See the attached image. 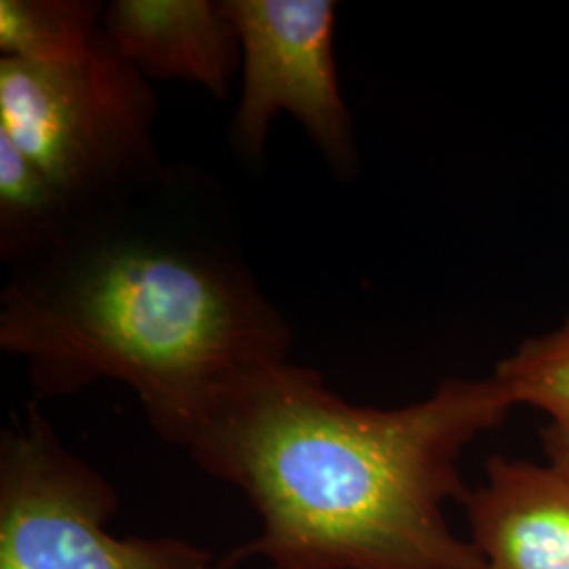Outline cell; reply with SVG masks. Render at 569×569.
I'll list each match as a JSON object with an SVG mask.
<instances>
[{"mask_svg": "<svg viewBox=\"0 0 569 569\" xmlns=\"http://www.w3.org/2000/svg\"><path fill=\"white\" fill-rule=\"evenodd\" d=\"M488 569H569V479L550 465L493 456L465 498Z\"/></svg>", "mask_w": 569, "mask_h": 569, "instance_id": "cell-7", "label": "cell"}, {"mask_svg": "<svg viewBox=\"0 0 569 569\" xmlns=\"http://www.w3.org/2000/svg\"><path fill=\"white\" fill-rule=\"evenodd\" d=\"M114 486L63 446L41 407L0 435V569H216L180 538L114 536Z\"/></svg>", "mask_w": 569, "mask_h": 569, "instance_id": "cell-4", "label": "cell"}, {"mask_svg": "<svg viewBox=\"0 0 569 569\" xmlns=\"http://www.w3.org/2000/svg\"><path fill=\"white\" fill-rule=\"evenodd\" d=\"M243 51V87L228 129L241 163L260 169L270 124L289 114L305 127L331 173L348 182L359 148L333 56V0H222Z\"/></svg>", "mask_w": 569, "mask_h": 569, "instance_id": "cell-5", "label": "cell"}, {"mask_svg": "<svg viewBox=\"0 0 569 569\" xmlns=\"http://www.w3.org/2000/svg\"><path fill=\"white\" fill-rule=\"evenodd\" d=\"M152 82L112 39L72 63L0 58V131L58 186L77 216L127 203L163 180Z\"/></svg>", "mask_w": 569, "mask_h": 569, "instance_id": "cell-3", "label": "cell"}, {"mask_svg": "<svg viewBox=\"0 0 569 569\" xmlns=\"http://www.w3.org/2000/svg\"><path fill=\"white\" fill-rule=\"evenodd\" d=\"M106 4L98 0H0L2 58L72 63L93 49Z\"/></svg>", "mask_w": 569, "mask_h": 569, "instance_id": "cell-9", "label": "cell"}, {"mask_svg": "<svg viewBox=\"0 0 569 569\" xmlns=\"http://www.w3.org/2000/svg\"><path fill=\"white\" fill-rule=\"evenodd\" d=\"M103 30L143 79L199 84L220 100L243 63L222 0H112Z\"/></svg>", "mask_w": 569, "mask_h": 569, "instance_id": "cell-6", "label": "cell"}, {"mask_svg": "<svg viewBox=\"0 0 569 569\" xmlns=\"http://www.w3.org/2000/svg\"><path fill=\"white\" fill-rule=\"evenodd\" d=\"M77 211L13 140L0 131V260L11 272L51 256Z\"/></svg>", "mask_w": 569, "mask_h": 569, "instance_id": "cell-8", "label": "cell"}, {"mask_svg": "<svg viewBox=\"0 0 569 569\" xmlns=\"http://www.w3.org/2000/svg\"><path fill=\"white\" fill-rule=\"evenodd\" d=\"M540 437L550 467L557 468L569 479V422H549L542 428Z\"/></svg>", "mask_w": 569, "mask_h": 569, "instance_id": "cell-11", "label": "cell"}, {"mask_svg": "<svg viewBox=\"0 0 569 569\" xmlns=\"http://www.w3.org/2000/svg\"><path fill=\"white\" fill-rule=\"evenodd\" d=\"M291 345L224 199L188 167L77 216L63 243L11 272L0 296V348L26 361L39 395L121 382L167 443L228 378L287 359Z\"/></svg>", "mask_w": 569, "mask_h": 569, "instance_id": "cell-2", "label": "cell"}, {"mask_svg": "<svg viewBox=\"0 0 569 569\" xmlns=\"http://www.w3.org/2000/svg\"><path fill=\"white\" fill-rule=\"evenodd\" d=\"M491 376L512 407H536L550 422H569V312L561 326L523 340Z\"/></svg>", "mask_w": 569, "mask_h": 569, "instance_id": "cell-10", "label": "cell"}, {"mask_svg": "<svg viewBox=\"0 0 569 569\" xmlns=\"http://www.w3.org/2000/svg\"><path fill=\"white\" fill-rule=\"evenodd\" d=\"M510 409L493 376L448 378L411 406H355L279 359L222 382L171 446L258 512V536L220 569H488L446 505L470 491L462 453Z\"/></svg>", "mask_w": 569, "mask_h": 569, "instance_id": "cell-1", "label": "cell"}]
</instances>
